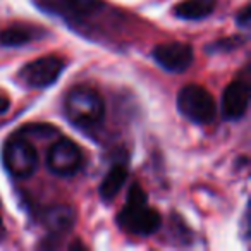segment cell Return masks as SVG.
<instances>
[{
  "label": "cell",
  "instance_id": "8",
  "mask_svg": "<svg viewBox=\"0 0 251 251\" xmlns=\"http://www.w3.org/2000/svg\"><path fill=\"white\" fill-rule=\"evenodd\" d=\"M151 55H153L155 62L162 69L174 74L184 73L193 64V59H195V53H193L191 47L188 43H179V42L162 43V45L155 47Z\"/></svg>",
  "mask_w": 251,
  "mask_h": 251
},
{
  "label": "cell",
  "instance_id": "1",
  "mask_svg": "<svg viewBox=\"0 0 251 251\" xmlns=\"http://www.w3.org/2000/svg\"><path fill=\"white\" fill-rule=\"evenodd\" d=\"M117 224L124 232L133 236H151L162 226V217L148 205L145 191L138 184L131 186L127 201L117 215Z\"/></svg>",
  "mask_w": 251,
  "mask_h": 251
},
{
  "label": "cell",
  "instance_id": "16",
  "mask_svg": "<svg viewBox=\"0 0 251 251\" xmlns=\"http://www.w3.org/2000/svg\"><path fill=\"white\" fill-rule=\"evenodd\" d=\"M0 232H2V226H0Z\"/></svg>",
  "mask_w": 251,
  "mask_h": 251
},
{
  "label": "cell",
  "instance_id": "13",
  "mask_svg": "<svg viewBox=\"0 0 251 251\" xmlns=\"http://www.w3.org/2000/svg\"><path fill=\"white\" fill-rule=\"evenodd\" d=\"M215 9V0H182L176 5L174 14L181 19L198 21L210 16Z\"/></svg>",
  "mask_w": 251,
  "mask_h": 251
},
{
  "label": "cell",
  "instance_id": "15",
  "mask_svg": "<svg viewBox=\"0 0 251 251\" xmlns=\"http://www.w3.org/2000/svg\"><path fill=\"white\" fill-rule=\"evenodd\" d=\"M9 110V98L0 93V114H5Z\"/></svg>",
  "mask_w": 251,
  "mask_h": 251
},
{
  "label": "cell",
  "instance_id": "11",
  "mask_svg": "<svg viewBox=\"0 0 251 251\" xmlns=\"http://www.w3.org/2000/svg\"><path fill=\"white\" fill-rule=\"evenodd\" d=\"M43 36V29L29 25H14L2 29L0 33V45L4 47H23L33 40Z\"/></svg>",
  "mask_w": 251,
  "mask_h": 251
},
{
  "label": "cell",
  "instance_id": "4",
  "mask_svg": "<svg viewBox=\"0 0 251 251\" xmlns=\"http://www.w3.org/2000/svg\"><path fill=\"white\" fill-rule=\"evenodd\" d=\"M2 160L9 174L18 179L31 177L38 169L36 148L25 138H11L2 151Z\"/></svg>",
  "mask_w": 251,
  "mask_h": 251
},
{
  "label": "cell",
  "instance_id": "9",
  "mask_svg": "<svg viewBox=\"0 0 251 251\" xmlns=\"http://www.w3.org/2000/svg\"><path fill=\"white\" fill-rule=\"evenodd\" d=\"M250 86L246 81H232L222 95V115L227 121H237L248 110Z\"/></svg>",
  "mask_w": 251,
  "mask_h": 251
},
{
  "label": "cell",
  "instance_id": "6",
  "mask_svg": "<svg viewBox=\"0 0 251 251\" xmlns=\"http://www.w3.org/2000/svg\"><path fill=\"white\" fill-rule=\"evenodd\" d=\"M36 2L43 11L74 25L93 18L103 9L101 0H36Z\"/></svg>",
  "mask_w": 251,
  "mask_h": 251
},
{
  "label": "cell",
  "instance_id": "10",
  "mask_svg": "<svg viewBox=\"0 0 251 251\" xmlns=\"http://www.w3.org/2000/svg\"><path fill=\"white\" fill-rule=\"evenodd\" d=\"M74 224H76V212L69 205H52L42 213V226L55 236L69 232Z\"/></svg>",
  "mask_w": 251,
  "mask_h": 251
},
{
  "label": "cell",
  "instance_id": "14",
  "mask_svg": "<svg viewBox=\"0 0 251 251\" xmlns=\"http://www.w3.org/2000/svg\"><path fill=\"white\" fill-rule=\"evenodd\" d=\"M236 23L243 28H248L250 26V5H244L243 11L236 16Z\"/></svg>",
  "mask_w": 251,
  "mask_h": 251
},
{
  "label": "cell",
  "instance_id": "2",
  "mask_svg": "<svg viewBox=\"0 0 251 251\" xmlns=\"http://www.w3.org/2000/svg\"><path fill=\"white\" fill-rule=\"evenodd\" d=\"M64 107L67 119L83 129H91L103 121L105 103L93 88L79 86L73 90L67 95Z\"/></svg>",
  "mask_w": 251,
  "mask_h": 251
},
{
  "label": "cell",
  "instance_id": "5",
  "mask_svg": "<svg viewBox=\"0 0 251 251\" xmlns=\"http://www.w3.org/2000/svg\"><path fill=\"white\" fill-rule=\"evenodd\" d=\"M66 69V60L57 55H47L26 64L19 71V79L28 88H47L53 84Z\"/></svg>",
  "mask_w": 251,
  "mask_h": 251
},
{
  "label": "cell",
  "instance_id": "3",
  "mask_svg": "<svg viewBox=\"0 0 251 251\" xmlns=\"http://www.w3.org/2000/svg\"><path fill=\"white\" fill-rule=\"evenodd\" d=\"M177 108L186 119L195 124H210L217 114L213 97L200 84H188L179 91Z\"/></svg>",
  "mask_w": 251,
  "mask_h": 251
},
{
  "label": "cell",
  "instance_id": "12",
  "mask_svg": "<svg viewBox=\"0 0 251 251\" xmlns=\"http://www.w3.org/2000/svg\"><path fill=\"white\" fill-rule=\"evenodd\" d=\"M126 179H127V169L124 164H115L110 167V171L105 174L103 181L100 184V198L105 203L112 201L115 196L119 195V191L122 189V186L126 184Z\"/></svg>",
  "mask_w": 251,
  "mask_h": 251
},
{
  "label": "cell",
  "instance_id": "7",
  "mask_svg": "<svg viewBox=\"0 0 251 251\" xmlns=\"http://www.w3.org/2000/svg\"><path fill=\"white\" fill-rule=\"evenodd\" d=\"M47 165L53 174L69 177L76 174L83 165V151L74 141L60 140L53 143L49 150Z\"/></svg>",
  "mask_w": 251,
  "mask_h": 251
}]
</instances>
